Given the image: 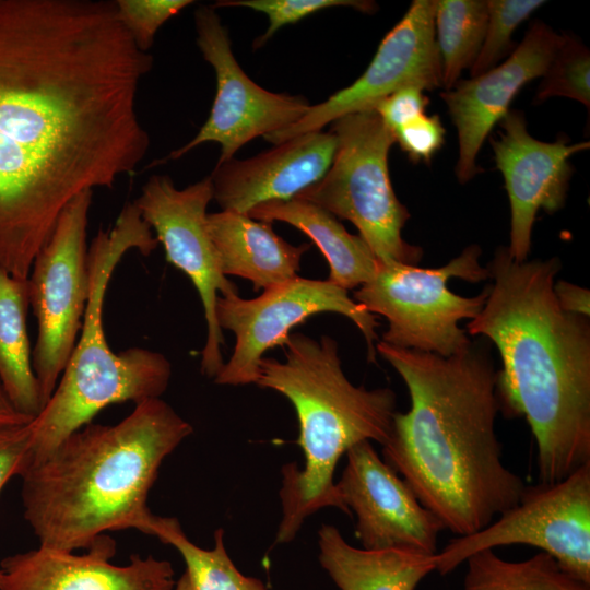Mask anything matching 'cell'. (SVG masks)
I'll use <instances>...</instances> for the list:
<instances>
[{
  "label": "cell",
  "instance_id": "cell-12",
  "mask_svg": "<svg viewBox=\"0 0 590 590\" xmlns=\"http://www.w3.org/2000/svg\"><path fill=\"white\" fill-rule=\"evenodd\" d=\"M212 199L210 176L177 189L168 176L153 175L133 202L163 245L166 260L190 279L200 296L206 323L200 366L209 378H214L224 365V339L215 312L217 298L238 293L221 270L219 255L208 231L206 209Z\"/></svg>",
  "mask_w": 590,
  "mask_h": 590
},
{
  "label": "cell",
  "instance_id": "cell-22",
  "mask_svg": "<svg viewBox=\"0 0 590 590\" xmlns=\"http://www.w3.org/2000/svg\"><path fill=\"white\" fill-rule=\"evenodd\" d=\"M255 220L287 223L307 235L329 264V280L349 291L370 281L380 261L359 235L350 234L322 208L300 199L262 203L248 212Z\"/></svg>",
  "mask_w": 590,
  "mask_h": 590
},
{
  "label": "cell",
  "instance_id": "cell-1",
  "mask_svg": "<svg viewBox=\"0 0 590 590\" xmlns=\"http://www.w3.org/2000/svg\"><path fill=\"white\" fill-rule=\"evenodd\" d=\"M153 57L115 1L0 0V267L27 279L66 206L133 175Z\"/></svg>",
  "mask_w": 590,
  "mask_h": 590
},
{
  "label": "cell",
  "instance_id": "cell-35",
  "mask_svg": "<svg viewBox=\"0 0 590 590\" xmlns=\"http://www.w3.org/2000/svg\"><path fill=\"white\" fill-rule=\"evenodd\" d=\"M33 418L19 412L0 385V425H23Z\"/></svg>",
  "mask_w": 590,
  "mask_h": 590
},
{
  "label": "cell",
  "instance_id": "cell-31",
  "mask_svg": "<svg viewBox=\"0 0 590 590\" xmlns=\"http://www.w3.org/2000/svg\"><path fill=\"white\" fill-rule=\"evenodd\" d=\"M392 134L411 162L429 163L442 146L446 131L439 116L423 114Z\"/></svg>",
  "mask_w": 590,
  "mask_h": 590
},
{
  "label": "cell",
  "instance_id": "cell-14",
  "mask_svg": "<svg viewBox=\"0 0 590 590\" xmlns=\"http://www.w3.org/2000/svg\"><path fill=\"white\" fill-rule=\"evenodd\" d=\"M434 16L435 0L412 1L355 82L326 101L310 105L295 123L267 135L266 140L275 145L303 133L321 131L343 116L374 109L379 102L406 86L424 91L440 87Z\"/></svg>",
  "mask_w": 590,
  "mask_h": 590
},
{
  "label": "cell",
  "instance_id": "cell-5",
  "mask_svg": "<svg viewBox=\"0 0 590 590\" xmlns=\"http://www.w3.org/2000/svg\"><path fill=\"white\" fill-rule=\"evenodd\" d=\"M282 347L284 361L260 359L256 385L293 404L304 468L294 462L282 468V519L275 544L291 542L304 521L322 508L344 512L334 482L340 458L364 440L384 446L397 413L392 389H366L347 379L333 338L294 332Z\"/></svg>",
  "mask_w": 590,
  "mask_h": 590
},
{
  "label": "cell",
  "instance_id": "cell-30",
  "mask_svg": "<svg viewBox=\"0 0 590 590\" xmlns=\"http://www.w3.org/2000/svg\"><path fill=\"white\" fill-rule=\"evenodd\" d=\"M191 0H116L117 17L144 52L152 47L160 27L193 3Z\"/></svg>",
  "mask_w": 590,
  "mask_h": 590
},
{
  "label": "cell",
  "instance_id": "cell-20",
  "mask_svg": "<svg viewBox=\"0 0 590 590\" xmlns=\"http://www.w3.org/2000/svg\"><path fill=\"white\" fill-rule=\"evenodd\" d=\"M208 231L223 274L250 281L256 292L298 276L302 257L310 248L287 243L272 223L233 211L208 214Z\"/></svg>",
  "mask_w": 590,
  "mask_h": 590
},
{
  "label": "cell",
  "instance_id": "cell-8",
  "mask_svg": "<svg viewBox=\"0 0 590 590\" xmlns=\"http://www.w3.org/2000/svg\"><path fill=\"white\" fill-rule=\"evenodd\" d=\"M481 253L480 246L470 245L447 264L428 269L380 262L374 278L355 291L353 299L387 319L382 342L444 357L456 355L472 342L459 322L480 314L488 288L464 297L451 292L448 281L487 280L488 270L479 261Z\"/></svg>",
  "mask_w": 590,
  "mask_h": 590
},
{
  "label": "cell",
  "instance_id": "cell-32",
  "mask_svg": "<svg viewBox=\"0 0 590 590\" xmlns=\"http://www.w3.org/2000/svg\"><path fill=\"white\" fill-rule=\"evenodd\" d=\"M32 441L31 422L23 425H0V492L13 476H21L27 467ZM3 573L0 569V587Z\"/></svg>",
  "mask_w": 590,
  "mask_h": 590
},
{
  "label": "cell",
  "instance_id": "cell-28",
  "mask_svg": "<svg viewBox=\"0 0 590 590\" xmlns=\"http://www.w3.org/2000/svg\"><path fill=\"white\" fill-rule=\"evenodd\" d=\"M545 1L541 0H486L487 24L479 55L470 68L471 76L480 75L511 54V36Z\"/></svg>",
  "mask_w": 590,
  "mask_h": 590
},
{
  "label": "cell",
  "instance_id": "cell-17",
  "mask_svg": "<svg viewBox=\"0 0 590 590\" xmlns=\"http://www.w3.org/2000/svg\"><path fill=\"white\" fill-rule=\"evenodd\" d=\"M542 21L533 22L508 58L491 70L459 80L440 94L457 128L459 158L456 176L461 184L477 173L476 156L492 129L510 110V104L529 82L545 73L559 43Z\"/></svg>",
  "mask_w": 590,
  "mask_h": 590
},
{
  "label": "cell",
  "instance_id": "cell-36",
  "mask_svg": "<svg viewBox=\"0 0 590 590\" xmlns=\"http://www.w3.org/2000/svg\"><path fill=\"white\" fill-rule=\"evenodd\" d=\"M174 590H192L190 581L186 573L176 581Z\"/></svg>",
  "mask_w": 590,
  "mask_h": 590
},
{
  "label": "cell",
  "instance_id": "cell-4",
  "mask_svg": "<svg viewBox=\"0 0 590 590\" xmlns=\"http://www.w3.org/2000/svg\"><path fill=\"white\" fill-rule=\"evenodd\" d=\"M193 432L161 398L115 425L86 424L21 474L23 517L52 550L88 548L108 531L148 532L158 470Z\"/></svg>",
  "mask_w": 590,
  "mask_h": 590
},
{
  "label": "cell",
  "instance_id": "cell-29",
  "mask_svg": "<svg viewBox=\"0 0 590 590\" xmlns=\"http://www.w3.org/2000/svg\"><path fill=\"white\" fill-rule=\"evenodd\" d=\"M212 7L248 8L268 16L269 26L253 40V49L261 48L281 27L297 23L324 9L346 7L363 13H374L377 9L374 1L366 0H220Z\"/></svg>",
  "mask_w": 590,
  "mask_h": 590
},
{
  "label": "cell",
  "instance_id": "cell-16",
  "mask_svg": "<svg viewBox=\"0 0 590 590\" xmlns=\"http://www.w3.org/2000/svg\"><path fill=\"white\" fill-rule=\"evenodd\" d=\"M499 138L491 139L495 163L503 174L510 203L509 255L528 260L539 210L548 214L564 205L574 173L570 157L589 149V142L570 143L566 135L554 142L530 135L524 114L509 110L499 121Z\"/></svg>",
  "mask_w": 590,
  "mask_h": 590
},
{
  "label": "cell",
  "instance_id": "cell-18",
  "mask_svg": "<svg viewBox=\"0 0 590 590\" xmlns=\"http://www.w3.org/2000/svg\"><path fill=\"white\" fill-rule=\"evenodd\" d=\"M116 543L103 534L82 555L38 546L0 562V590H173L168 560L133 554L128 565L109 560Z\"/></svg>",
  "mask_w": 590,
  "mask_h": 590
},
{
  "label": "cell",
  "instance_id": "cell-33",
  "mask_svg": "<svg viewBox=\"0 0 590 590\" xmlns=\"http://www.w3.org/2000/svg\"><path fill=\"white\" fill-rule=\"evenodd\" d=\"M428 104L424 90L406 86L379 102L374 110L393 133L401 126L425 114Z\"/></svg>",
  "mask_w": 590,
  "mask_h": 590
},
{
  "label": "cell",
  "instance_id": "cell-7",
  "mask_svg": "<svg viewBox=\"0 0 590 590\" xmlns=\"http://www.w3.org/2000/svg\"><path fill=\"white\" fill-rule=\"evenodd\" d=\"M331 132L337 149L329 169L296 199L350 221L380 262L417 266L423 250L402 237L411 214L389 176L393 134L374 109L334 120Z\"/></svg>",
  "mask_w": 590,
  "mask_h": 590
},
{
  "label": "cell",
  "instance_id": "cell-6",
  "mask_svg": "<svg viewBox=\"0 0 590 590\" xmlns=\"http://www.w3.org/2000/svg\"><path fill=\"white\" fill-rule=\"evenodd\" d=\"M157 245L134 203L123 206L113 228H101L94 237L87 255L90 292L81 334L51 397L31 422L27 467L92 423L108 405L138 404L166 391L172 377L169 361L143 347L113 352L103 326L105 295L117 264L130 250L149 256Z\"/></svg>",
  "mask_w": 590,
  "mask_h": 590
},
{
  "label": "cell",
  "instance_id": "cell-21",
  "mask_svg": "<svg viewBox=\"0 0 590 590\" xmlns=\"http://www.w3.org/2000/svg\"><path fill=\"white\" fill-rule=\"evenodd\" d=\"M319 562L340 590H415L435 570V555L403 548L365 550L331 524L318 531Z\"/></svg>",
  "mask_w": 590,
  "mask_h": 590
},
{
  "label": "cell",
  "instance_id": "cell-3",
  "mask_svg": "<svg viewBox=\"0 0 590 590\" xmlns=\"http://www.w3.org/2000/svg\"><path fill=\"white\" fill-rule=\"evenodd\" d=\"M488 295L467 333L499 351V411L527 421L540 483L562 481L590 462V322L554 294L557 257L517 261L499 246L486 266Z\"/></svg>",
  "mask_w": 590,
  "mask_h": 590
},
{
  "label": "cell",
  "instance_id": "cell-15",
  "mask_svg": "<svg viewBox=\"0 0 590 590\" xmlns=\"http://www.w3.org/2000/svg\"><path fill=\"white\" fill-rule=\"evenodd\" d=\"M337 484L346 515L356 517L355 535L365 550L403 548L435 555L440 520L408 483L364 440L347 450Z\"/></svg>",
  "mask_w": 590,
  "mask_h": 590
},
{
  "label": "cell",
  "instance_id": "cell-23",
  "mask_svg": "<svg viewBox=\"0 0 590 590\" xmlns=\"http://www.w3.org/2000/svg\"><path fill=\"white\" fill-rule=\"evenodd\" d=\"M28 307L27 279L0 267V385L14 408L34 420L44 403L32 365Z\"/></svg>",
  "mask_w": 590,
  "mask_h": 590
},
{
  "label": "cell",
  "instance_id": "cell-13",
  "mask_svg": "<svg viewBox=\"0 0 590 590\" xmlns=\"http://www.w3.org/2000/svg\"><path fill=\"white\" fill-rule=\"evenodd\" d=\"M194 24L197 45L215 73L213 105L206 121L189 142L150 166L180 158L206 142L221 145L216 164H222L255 138H266L295 123L310 107L305 97L270 92L245 73L233 54L227 28L212 5L196 10Z\"/></svg>",
  "mask_w": 590,
  "mask_h": 590
},
{
  "label": "cell",
  "instance_id": "cell-2",
  "mask_svg": "<svg viewBox=\"0 0 590 590\" xmlns=\"http://www.w3.org/2000/svg\"><path fill=\"white\" fill-rule=\"evenodd\" d=\"M376 352L403 379L408 412H397L384 460L420 503L458 536L487 527L527 486L503 462L495 433L497 370L484 338L444 357L378 341Z\"/></svg>",
  "mask_w": 590,
  "mask_h": 590
},
{
  "label": "cell",
  "instance_id": "cell-19",
  "mask_svg": "<svg viewBox=\"0 0 590 590\" xmlns=\"http://www.w3.org/2000/svg\"><path fill=\"white\" fill-rule=\"evenodd\" d=\"M335 149L331 131H314L250 158L216 164L210 175L213 199L222 211L243 214L262 203L292 200L324 176Z\"/></svg>",
  "mask_w": 590,
  "mask_h": 590
},
{
  "label": "cell",
  "instance_id": "cell-10",
  "mask_svg": "<svg viewBox=\"0 0 590 590\" xmlns=\"http://www.w3.org/2000/svg\"><path fill=\"white\" fill-rule=\"evenodd\" d=\"M511 544L538 547L590 586V462L562 481L526 486L495 522L437 552L435 570L449 574L474 553Z\"/></svg>",
  "mask_w": 590,
  "mask_h": 590
},
{
  "label": "cell",
  "instance_id": "cell-24",
  "mask_svg": "<svg viewBox=\"0 0 590 590\" xmlns=\"http://www.w3.org/2000/svg\"><path fill=\"white\" fill-rule=\"evenodd\" d=\"M146 534L177 550L186 564L185 573L192 590H269L260 579L237 569L226 551L221 528L214 531V545L209 550L192 543L174 517L154 515Z\"/></svg>",
  "mask_w": 590,
  "mask_h": 590
},
{
  "label": "cell",
  "instance_id": "cell-9",
  "mask_svg": "<svg viewBox=\"0 0 590 590\" xmlns=\"http://www.w3.org/2000/svg\"><path fill=\"white\" fill-rule=\"evenodd\" d=\"M92 197V190L82 192L61 212L27 278L30 306L37 321L32 365L44 406L82 328L90 292L86 228Z\"/></svg>",
  "mask_w": 590,
  "mask_h": 590
},
{
  "label": "cell",
  "instance_id": "cell-34",
  "mask_svg": "<svg viewBox=\"0 0 590 590\" xmlns=\"http://www.w3.org/2000/svg\"><path fill=\"white\" fill-rule=\"evenodd\" d=\"M554 294L563 310L589 318L590 292L588 288L559 280L554 283Z\"/></svg>",
  "mask_w": 590,
  "mask_h": 590
},
{
  "label": "cell",
  "instance_id": "cell-25",
  "mask_svg": "<svg viewBox=\"0 0 590 590\" xmlns=\"http://www.w3.org/2000/svg\"><path fill=\"white\" fill-rule=\"evenodd\" d=\"M465 562L463 590H590L589 585L567 574L544 552L509 562L494 550H484Z\"/></svg>",
  "mask_w": 590,
  "mask_h": 590
},
{
  "label": "cell",
  "instance_id": "cell-11",
  "mask_svg": "<svg viewBox=\"0 0 590 590\" xmlns=\"http://www.w3.org/2000/svg\"><path fill=\"white\" fill-rule=\"evenodd\" d=\"M215 312L221 330L233 332L236 339L231 357L214 377L217 385H256L264 353L282 346L292 329L322 312L347 317L365 338L367 359L377 362V316L329 280L296 276L263 290L256 298H241L238 293L219 296Z\"/></svg>",
  "mask_w": 590,
  "mask_h": 590
},
{
  "label": "cell",
  "instance_id": "cell-27",
  "mask_svg": "<svg viewBox=\"0 0 590 590\" xmlns=\"http://www.w3.org/2000/svg\"><path fill=\"white\" fill-rule=\"evenodd\" d=\"M590 54L577 38L563 34L538 86L534 103L554 96L568 97L590 108Z\"/></svg>",
  "mask_w": 590,
  "mask_h": 590
},
{
  "label": "cell",
  "instance_id": "cell-26",
  "mask_svg": "<svg viewBox=\"0 0 590 590\" xmlns=\"http://www.w3.org/2000/svg\"><path fill=\"white\" fill-rule=\"evenodd\" d=\"M486 24L485 0H435V42L446 91L474 63Z\"/></svg>",
  "mask_w": 590,
  "mask_h": 590
}]
</instances>
